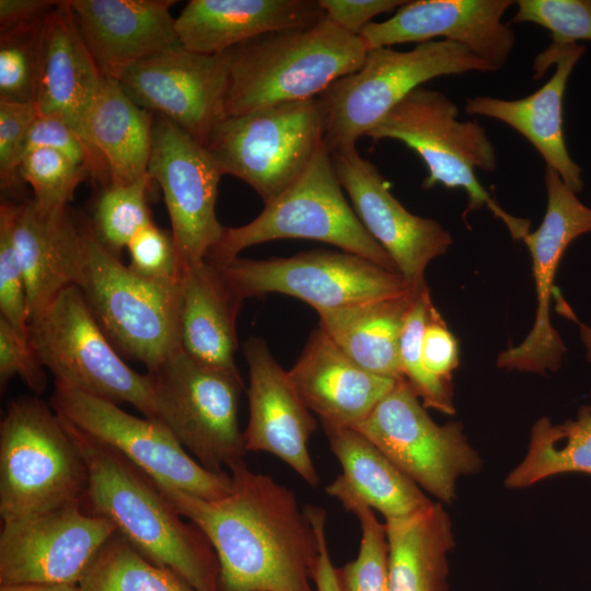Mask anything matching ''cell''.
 I'll list each match as a JSON object with an SVG mask.
<instances>
[{"label":"cell","mask_w":591,"mask_h":591,"mask_svg":"<svg viewBox=\"0 0 591 591\" xmlns=\"http://www.w3.org/2000/svg\"><path fill=\"white\" fill-rule=\"evenodd\" d=\"M557 299V306H560V312L564 313L567 317L573 320L579 325V332L581 340L587 349V358L591 362V328L581 322H579L566 302L561 299L560 294H555Z\"/></svg>","instance_id":"816d5d0a"},{"label":"cell","mask_w":591,"mask_h":591,"mask_svg":"<svg viewBox=\"0 0 591 591\" xmlns=\"http://www.w3.org/2000/svg\"><path fill=\"white\" fill-rule=\"evenodd\" d=\"M12 237L31 318L63 289L78 285L85 256V223H79L68 208L44 210L28 199L14 205Z\"/></svg>","instance_id":"d4e9b609"},{"label":"cell","mask_w":591,"mask_h":591,"mask_svg":"<svg viewBox=\"0 0 591 591\" xmlns=\"http://www.w3.org/2000/svg\"><path fill=\"white\" fill-rule=\"evenodd\" d=\"M459 364V348L439 312L431 306L420 343V366L432 379L451 383Z\"/></svg>","instance_id":"bcb514c9"},{"label":"cell","mask_w":591,"mask_h":591,"mask_svg":"<svg viewBox=\"0 0 591 591\" xmlns=\"http://www.w3.org/2000/svg\"><path fill=\"white\" fill-rule=\"evenodd\" d=\"M113 346L157 368L179 344L181 278L151 279L124 265L85 223V256L77 285Z\"/></svg>","instance_id":"52a82bcc"},{"label":"cell","mask_w":591,"mask_h":591,"mask_svg":"<svg viewBox=\"0 0 591 591\" xmlns=\"http://www.w3.org/2000/svg\"><path fill=\"white\" fill-rule=\"evenodd\" d=\"M152 127L151 113L137 105L116 79L102 76L86 134L106 166L108 185L130 184L148 174Z\"/></svg>","instance_id":"f1b7e54d"},{"label":"cell","mask_w":591,"mask_h":591,"mask_svg":"<svg viewBox=\"0 0 591 591\" xmlns=\"http://www.w3.org/2000/svg\"><path fill=\"white\" fill-rule=\"evenodd\" d=\"M147 374L157 420L201 466L225 473L244 460L247 451L237 420L244 384L239 370L204 363L179 347Z\"/></svg>","instance_id":"9c48e42d"},{"label":"cell","mask_w":591,"mask_h":591,"mask_svg":"<svg viewBox=\"0 0 591 591\" xmlns=\"http://www.w3.org/2000/svg\"><path fill=\"white\" fill-rule=\"evenodd\" d=\"M244 299L205 260L181 276L179 344L194 359L237 370L236 317Z\"/></svg>","instance_id":"83f0119b"},{"label":"cell","mask_w":591,"mask_h":591,"mask_svg":"<svg viewBox=\"0 0 591 591\" xmlns=\"http://www.w3.org/2000/svg\"><path fill=\"white\" fill-rule=\"evenodd\" d=\"M88 483L85 461L51 405L12 399L0 422L2 523L83 502Z\"/></svg>","instance_id":"277c9868"},{"label":"cell","mask_w":591,"mask_h":591,"mask_svg":"<svg viewBox=\"0 0 591 591\" xmlns=\"http://www.w3.org/2000/svg\"><path fill=\"white\" fill-rule=\"evenodd\" d=\"M101 79L68 0L60 1L45 20L35 104L39 115L55 116L67 123L93 151L86 121Z\"/></svg>","instance_id":"4316f807"},{"label":"cell","mask_w":591,"mask_h":591,"mask_svg":"<svg viewBox=\"0 0 591 591\" xmlns=\"http://www.w3.org/2000/svg\"><path fill=\"white\" fill-rule=\"evenodd\" d=\"M324 143L318 97L227 116L206 144L222 174L250 185L267 204L296 183Z\"/></svg>","instance_id":"8fae6325"},{"label":"cell","mask_w":591,"mask_h":591,"mask_svg":"<svg viewBox=\"0 0 591 591\" xmlns=\"http://www.w3.org/2000/svg\"><path fill=\"white\" fill-rule=\"evenodd\" d=\"M515 23H534L551 33L553 47L591 42V0H519Z\"/></svg>","instance_id":"ab89813d"},{"label":"cell","mask_w":591,"mask_h":591,"mask_svg":"<svg viewBox=\"0 0 591 591\" xmlns=\"http://www.w3.org/2000/svg\"><path fill=\"white\" fill-rule=\"evenodd\" d=\"M432 305L428 288L415 297L401 334V368L403 378L426 408L452 415L455 413L452 383L430 378L420 366V343Z\"/></svg>","instance_id":"74e56055"},{"label":"cell","mask_w":591,"mask_h":591,"mask_svg":"<svg viewBox=\"0 0 591 591\" xmlns=\"http://www.w3.org/2000/svg\"><path fill=\"white\" fill-rule=\"evenodd\" d=\"M148 173L161 187L179 275L206 260L224 228L218 220L223 175L207 148L167 118H153Z\"/></svg>","instance_id":"9a60e30c"},{"label":"cell","mask_w":591,"mask_h":591,"mask_svg":"<svg viewBox=\"0 0 591 591\" xmlns=\"http://www.w3.org/2000/svg\"><path fill=\"white\" fill-rule=\"evenodd\" d=\"M281 239L328 243L398 273L392 258L369 234L346 200L325 142L304 174L265 204L254 220L241 227L224 228L206 260L224 264L250 246Z\"/></svg>","instance_id":"ba28073f"},{"label":"cell","mask_w":591,"mask_h":591,"mask_svg":"<svg viewBox=\"0 0 591 591\" xmlns=\"http://www.w3.org/2000/svg\"><path fill=\"white\" fill-rule=\"evenodd\" d=\"M306 511L316 526L320 537V556L315 568L313 581L316 591H339L336 580L335 567L332 563L327 540L325 534V524L327 512L318 506H306Z\"/></svg>","instance_id":"c3c4849f"},{"label":"cell","mask_w":591,"mask_h":591,"mask_svg":"<svg viewBox=\"0 0 591 591\" xmlns=\"http://www.w3.org/2000/svg\"><path fill=\"white\" fill-rule=\"evenodd\" d=\"M325 18L318 0H190L175 18L179 44L217 55L258 36L308 27Z\"/></svg>","instance_id":"484cf974"},{"label":"cell","mask_w":591,"mask_h":591,"mask_svg":"<svg viewBox=\"0 0 591 591\" xmlns=\"http://www.w3.org/2000/svg\"><path fill=\"white\" fill-rule=\"evenodd\" d=\"M544 183L547 193L544 218L538 228L522 240L532 257L537 303L534 324L521 344L506 349L497 358L499 368L542 374L557 371L566 351L551 322L556 270L571 242L591 233V207L586 206L553 169H545Z\"/></svg>","instance_id":"ac0fdd59"},{"label":"cell","mask_w":591,"mask_h":591,"mask_svg":"<svg viewBox=\"0 0 591 591\" xmlns=\"http://www.w3.org/2000/svg\"><path fill=\"white\" fill-rule=\"evenodd\" d=\"M173 0H68L79 34L102 76L178 45Z\"/></svg>","instance_id":"603a6c76"},{"label":"cell","mask_w":591,"mask_h":591,"mask_svg":"<svg viewBox=\"0 0 591 591\" xmlns=\"http://www.w3.org/2000/svg\"><path fill=\"white\" fill-rule=\"evenodd\" d=\"M80 591H196L175 571L146 557L117 531L83 571Z\"/></svg>","instance_id":"836d02e7"},{"label":"cell","mask_w":591,"mask_h":591,"mask_svg":"<svg viewBox=\"0 0 591 591\" xmlns=\"http://www.w3.org/2000/svg\"><path fill=\"white\" fill-rule=\"evenodd\" d=\"M28 340L55 382L115 404L128 403L157 419L148 374L123 360L78 286L63 289L30 318Z\"/></svg>","instance_id":"30bf717a"},{"label":"cell","mask_w":591,"mask_h":591,"mask_svg":"<svg viewBox=\"0 0 591 591\" xmlns=\"http://www.w3.org/2000/svg\"><path fill=\"white\" fill-rule=\"evenodd\" d=\"M512 0L406 1L383 22H371L359 35L368 50L395 44H419L443 37L489 63L496 71L507 62L515 35L502 22Z\"/></svg>","instance_id":"ffe728a7"},{"label":"cell","mask_w":591,"mask_h":591,"mask_svg":"<svg viewBox=\"0 0 591 591\" xmlns=\"http://www.w3.org/2000/svg\"><path fill=\"white\" fill-rule=\"evenodd\" d=\"M402 0H318L325 18L346 33L359 36L372 19L402 7Z\"/></svg>","instance_id":"7dc6e473"},{"label":"cell","mask_w":591,"mask_h":591,"mask_svg":"<svg viewBox=\"0 0 591 591\" xmlns=\"http://www.w3.org/2000/svg\"><path fill=\"white\" fill-rule=\"evenodd\" d=\"M250 387L248 421L243 431L246 451L267 452L288 464L310 486L320 476L309 451V440L317 428L288 371L258 337L248 338L243 348Z\"/></svg>","instance_id":"44dd1931"},{"label":"cell","mask_w":591,"mask_h":591,"mask_svg":"<svg viewBox=\"0 0 591 591\" xmlns=\"http://www.w3.org/2000/svg\"><path fill=\"white\" fill-rule=\"evenodd\" d=\"M422 490L441 503L456 497L461 476L477 473L482 459L460 422L436 424L405 379L356 428Z\"/></svg>","instance_id":"5bb4252c"},{"label":"cell","mask_w":591,"mask_h":591,"mask_svg":"<svg viewBox=\"0 0 591 591\" xmlns=\"http://www.w3.org/2000/svg\"><path fill=\"white\" fill-rule=\"evenodd\" d=\"M288 375L323 428H356L397 381L358 366L320 327Z\"/></svg>","instance_id":"cb8c5ba5"},{"label":"cell","mask_w":591,"mask_h":591,"mask_svg":"<svg viewBox=\"0 0 591 591\" xmlns=\"http://www.w3.org/2000/svg\"><path fill=\"white\" fill-rule=\"evenodd\" d=\"M46 16L0 32V101L35 102Z\"/></svg>","instance_id":"8d00e7d4"},{"label":"cell","mask_w":591,"mask_h":591,"mask_svg":"<svg viewBox=\"0 0 591 591\" xmlns=\"http://www.w3.org/2000/svg\"><path fill=\"white\" fill-rule=\"evenodd\" d=\"M374 141L394 139L420 157L428 175L422 187L443 185L463 189L468 198L467 210L486 207L500 219L514 240L530 232V221L505 211L482 186L475 170L494 172L495 148L486 130L476 121L459 120L457 105L437 90L424 86L410 92L368 134Z\"/></svg>","instance_id":"5b68a950"},{"label":"cell","mask_w":591,"mask_h":591,"mask_svg":"<svg viewBox=\"0 0 591 591\" xmlns=\"http://www.w3.org/2000/svg\"><path fill=\"white\" fill-rule=\"evenodd\" d=\"M63 421L88 467L83 507L108 519L140 553L178 573L196 591H221L219 560L205 533L173 507L148 474Z\"/></svg>","instance_id":"7a4b0ae2"},{"label":"cell","mask_w":591,"mask_h":591,"mask_svg":"<svg viewBox=\"0 0 591 591\" xmlns=\"http://www.w3.org/2000/svg\"><path fill=\"white\" fill-rule=\"evenodd\" d=\"M232 486L202 499L155 484L208 537L220 565L221 591H316L320 537L293 490L241 460L228 470Z\"/></svg>","instance_id":"6da1fadb"},{"label":"cell","mask_w":591,"mask_h":591,"mask_svg":"<svg viewBox=\"0 0 591 591\" xmlns=\"http://www.w3.org/2000/svg\"><path fill=\"white\" fill-rule=\"evenodd\" d=\"M14 376H19L35 394H42L47 386L45 368L35 355L28 336L0 317L1 392Z\"/></svg>","instance_id":"f6af8a7d"},{"label":"cell","mask_w":591,"mask_h":591,"mask_svg":"<svg viewBox=\"0 0 591 591\" xmlns=\"http://www.w3.org/2000/svg\"><path fill=\"white\" fill-rule=\"evenodd\" d=\"M331 155L338 181L366 230L389 254L414 293L428 288L426 269L453 243L450 232L436 220L409 212L391 193L378 167L356 147Z\"/></svg>","instance_id":"d6986e66"},{"label":"cell","mask_w":591,"mask_h":591,"mask_svg":"<svg viewBox=\"0 0 591 591\" xmlns=\"http://www.w3.org/2000/svg\"><path fill=\"white\" fill-rule=\"evenodd\" d=\"M14 205L3 201L0 206V317L28 336L27 290L12 237Z\"/></svg>","instance_id":"60d3db41"},{"label":"cell","mask_w":591,"mask_h":591,"mask_svg":"<svg viewBox=\"0 0 591 591\" xmlns=\"http://www.w3.org/2000/svg\"><path fill=\"white\" fill-rule=\"evenodd\" d=\"M59 2L56 0H0V32L42 19Z\"/></svg>","instance_id":"681fc988"},{"label":"cell","mask_w":591,"mask_h":591,"mask_svg":"<svg viewBox=\"0 0 591 591\" xmlns=\"http://www.w3.org/2000/svg\"><path fill=\"white\" fill-rule=\"evenodd\" d=\"M213 265L244 300L277 292L298 298L316 312L413 292L398 273L343 251L312 250L268 259L236 257Z\"/></svg>","instance_id":"4fadbf2b"},{"label":"cell","mask_w":591,"mask_h":591,"mask_svg":"<svg viewBox=\"0 0 591 591\" xmlns=\"http://www.w3.org/2000/svg\"><path fill=\"white\" fill-rule=\"evenodd\" d=\"M18 174L21 181L31 185L33 200L44 210L68 208L79 184L90 177L85 169L46 148L26 151L19 163Z\"/></svg>","instance_id":"f35d334b"},{"label":"cell","mask_w":591,"mask_h":591,"mask_svg":"<svg viewBox=\"0 0 591 591\" xmlns=\"http://www.w3.org/2000/svg\"><path fill=\"white\" fill-rule=\"evenodd\" d=\"M50 405L63 419L109 445L154 482L202 499L230 493L229 472L201 466L161 421L134 416L111 401L55 382Z\"/></svg>","instance_id":"7c38bea8"},{"label":"cell","mask_w":591,"mask_h":591,"mask_svg":"<svg viewBox=\"0 0 591 591\" xmlns=\"http://www.w3.org/2000/svg\"><path fill=\"white\" fill-rule=\"evenodd\" d=\"M389 591H448V555L455 541L441 502L385 520Z\"/></svg>","instance_id":"4dcf8cb0"},{"label":"cell","mask_w":591,"mask_h":591,"mask_svg":"<svg viewBox=\"0 0 591 591\" xmlns=\"http://www.w3.org/2000/svg\"><path fill=\"white\" fill-rule=\"evenodd\" d=\"M36 148H46L61 153L78 166L85 169L90 177L103 184L104 187L108 185V174L103 161L63 120L55 116L38 114L27 135L23 154Z\"/></svg>","instance_id":"b9f144b4"},{"label":"cell","mask_w":591,"mask_h":591,"mask_svg":"<svg viewBox=\"0 0 591 591\" xmlns=\"http://www.w3.org/2000/svg\"><path fill=\"white\" fill-rule=\"evenodd\" d=\"M151 181L148 173L130 184L108 185L96 200L91 228L117 257L137 232L152 223L147 199Z\"/></svg>","instance_id":"d590c367"},{"label":"cell","mask_w":591,"mask_h":591,"mask_svg":"<svg viewBox=\"0 0 591 591\" xmlns=\"http://www.w3.org/2000/svg\"><path fill=\"white\" fill-rule=\"evenodd\" d=\"M116 531L108 519L89 512L82 502L3 522L0 584H78Z\"/></svg>","instance_id":"e0dca14e"},{"label":"cell","mask_w":591,"mask_h":591,"mask_svg":"<svg viewBox=\"0 0 591 591\" xmlns=\"http://www.w3.org/2000/svg\"><path fill=\"white\" fill-rule=\"evenodd\" d=\"M586 53V47L575 44L548 47L533 61L534 79H538L553 65L552 78L534 93L519 100L491 96L468 99L465 112L500 120L521 134L537 150L546 163L575 193L583 188L582 169L570 157L563 125V103L571 72Z\"/></svg>","instance_id":"7402d4cb"},{"label":"cell","mask_w":591,"mask_h":591,"mask_svg":"<svg viewBox=\"0 0 591 591\" xmlns=\"http://www.w3.org/2000/svg\"><path fill=\"white\" fill-rule=\"evenodd\" d=\"M230 50L202 55L181 44L131 66L117 80L140 107L161 115L207 144L225 118Z\"/></svg>","instance_id":"2e32d148"},{"label":"cell","mask_w":591,"mask_h":591,"mask_svg":"<svg viewBox=\"0 0 591 591\" xmlns=\"http://www.w3.org/2000/svg\"><path fill=\"white\" fill-rule=\"evenodd\" d=\"M341 476L355 493L385 520L410 515L431 501L364 434L354 428H323Z\"/></svg>","instance_id":"1f68e13d"},{"label":"cell","mask_w":591,"mask_h":591,"mask_svg":"<svg viewBox=\"0 0 591 591\" xmlns=\"http://www.w3.org/2000/svg\"><path fill=\"white\" fill-rule=\"evenodd\" d=\"M561 474L591 475V402L563 424L540 418L532 427L525 457L505 485L520 489Z\"/></svg>","instance_id":"d6a6232c"},{"label":"cell","mask_w":591,"mask_h":591,"mask_svg":"<svg viewBox=\"0 0 591 591\" xmlns=\"http://www.w3.org/2000/svg\"><path fill=\"white\" fill-rule=\"evenodd\" d=\"M368 48L328 19L314 25L265 34L230 49L227 116L318 97L358 70Z\"/></svg>","instance_id":"3957f363"},{"label":"cell","mask_w":591,"mask_h":591,"mask_svg":"<svg viewBox=\"0 0 591 591\" xmlns=\"http://www.w3.org/2000/svg\"><path fill=\"white\" fill-rule=\"evenodd\" d=\"M359 521L360 547L357 557L336 568L339 591H389V544L385 523L348 485L341 474L325 487Z\"/></svg>","instance_id":"e575fe53"},{"label":"cell","mask_w":591,"mask_h":591,"mask_svg":"<svg viewBox=\"0 0 591 591\" xmlns=\"http://www.w3.org/2000/svg\"><path fill=\"white\" fill-rule=\"evenodd\" d=\"M38 116L35 102L0 101V179L3 189L13 190L21 181L19 163L30 129Z\"/></svg>","instance_id":"7bdbcfd3"},{"label":"cell","mask_w":591,"mask_h":591,"mask_svg":"<svg viewBox=\"0 0 591 591\" xmlns=\"http://www.w3.org/2000/svg\"><path fill=\"white\" fill-rule=\"evenodd\" d=\"M417 294L410 292L318 311V327L364 370L401 380L404 379L399 360L401 334Z\"/></svg>","instance_id":"f546056e"},{"label":"cell","mask_w":591,"mask_h":591,"mask_svg":"<svg viewBox=\"0 0 591 591\" xmlns=\"http://www.w3.org/2000/svg\"><path fill=\"white\" fill-rule=\"evenodd\" d=\"M126 248L130 256L128 267L138 275L161 280L181 278L172 235L153 222L137 232Z\"/></svg>","instance_id":"ee69618b"},{"label":"cell","mask_w":591,"mask_h":591,"mask_svg":"<svg viewBox=\"0 0 591 591\" xmlns=\"http://www.w3.org/2000/svg\"><path fill=\"white\" fill-rule=\"evenodd\" d=\"M470 71L495 70L465 47L445 39L421 43L406 51L390 47L368 50L358 70L318 96L326 147L329 152L355 148L360 137L422 83Z\"/></svg>","instance_id":"8992f818"},{"label":"cell","mask_w":591,"mask_h":591,"mask_svg":"<svg viewBox=\"0 0 591 591\" xmlns=\"http://www.w3.org/2000/svg\"><path fill=\"white\" fill-rule=\"evenodd\" d=\"M0 591H80L78 584L70 583H15L0 584Z\"/></svg>","instance_id":"f907efd6"}]
</instances>
